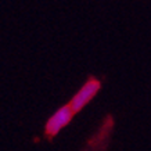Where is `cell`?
<instances>
[{"mask_svg": "<svg viewBox=\"0 0 151 151\" xmlns=\"http://www.w3.org/2000/svg\"><path fill=\"white\" fill-rule=\"evenodd\" d=\"M100 87H101V83L99 79L90 78L89 81H86V82L82 85V87L73 94L71 101H69L71 110H72L75 114L79 112V111H82L83 108L97 96V93L100 92Z\"/></svg>", "mask_w": 151, "mask_h": 151, "instance_id": "1", "label": "cell"}, {"mask_svg": "<svg viewBox=\"0 0 151 151\" xmlns=\"http://www.w3.org/2000/svg\"><path fill=\"white\" fill-rule=\"evenodd\" d=\"M73 115H75V112L71 110L69 104L63 105L57 111H54L50 115V118L46 121V125H45V133H46L47 137L57 136L65 126L69 125V122L73 118Z\"/></svg>", "mask_w": 151, "mask_h": 151, "instance_id": "2", "label": "cell"}]
</instances>
